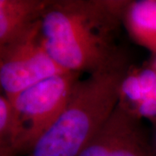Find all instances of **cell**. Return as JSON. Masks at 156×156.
Instances as JSON below:
<instances>
[{"label":"cell","instance_id":"cell-1","mask_svg":"<svg viewBox=\"0 0 156 156\" xmlns=\"http://www.w3.org/2000/svg\"><path fill=\"white\" fill-rule=\"evenodd\" d=\"M128 0H50L40 19L43 44L67 72H96L123 52L117 39Z\"/></svg>","mask_w":156,"mask_h":156},{"label":"cell","instance_id":"cell-2","mask_svg":"<svg viewBox=\"0 0 156 156\" xmlns=\"http://www.w3.org/2000/svg\"><path fill=\"white\" fill-rule=\"evenodd\" d=\"M129 66L125 54L76 84L54 122L25 156H78L118 104L119 87Z\"/></svg>","mask_w":156,"mask_h":156},{"label":"cell","instance_id":"cell-3","mask_svg":"<svg viewBox=\"0 0 156 156\" xmlns=\"http://www.w3.org/2000/svg\"><path fill=\"white\" fill-rule=\"evenodd\" d=\"M82 74L64 72L17 94L11 101L13 112L12 149L26 155L63 109Z\"/></svg>","mask_w":156,"mask_h":156},{"label":"cell","instance_id":"cell-4","mask_svg":"<svg viewBox=\"0 0 156 156\" xmlns=\"http://www.w3.org/2000/svg\"><path fill=\"white\" fill-rule=\"evenodd\" d=\"M64 72L67 71L45 49L40 21L20 38L0 48V88L8 100L35 84Z\"/></svg>","mask_w":156,"mask_h":156},{"label":"cell","instance_id":"cell-5","mask_svg":"<svg viewBox=\"0 0 156 156\" xmlns=\"http://www.w3.org/2000/svg\"><path fill=\"white\" fill-rule=\"evenodd\" d=\"M78 156H153L150 134L142 121L117 104Z\"/></svg>","mask_w":156,"mask_h":156},{"label":"cell","instance_id":"cell-6","mask_svg":"<svg viewBox=\"0 0 156 156\" xmlns=\"http://www.w3.org/2000/svg\"><path fill=\"white\" fill-rule=\"evenodd\" d=\"M118 105L142 122L156 124V71L147 62L128 66L119 87Z\"/></svg>","mask_w":156,"mask_h":156},{"label":"cell","instance_id":"cell-7","mask_svg":"<svg viewBox=\"0 0 156 156\" xmlns=\"http://www.w3.org/2000/svg\"><path fill=\"white\" fill-rule=\"evenodd\" d=\"M50 0H0V48L20 38L40 21Z\"/></svg>","mask_w":156,"mask_h":156},{"label":"cell","instance_id":"cell-8","mask_svg":"<svg viewBox=\"0 0 156 156\" xmlns=\"http://www.w3.org/2000/svg\"><path fill=\"white\" fill-rule=\"evenodd\" d=\"M122 24L135 44L156 55V0L128 1Z\"/></svg>","mask_w":156,"mask_h":156},{"label":"cell","instance_id":"cell-9","mask_svg":"<svg viewBox=\"0 0 156 156\" xmlns=\"http://www.w3.org/2000/svg\"><path fill=\"white\" fill-rule=\"evenodd\" d=\"M13 112L10 101L0 93V148L12 149ZM13 150V149H12Z\"/></svg>","mask_w":156,"mask_h":156},{"label":"cell","instance_id":"cell-10","mask_svg":"<svg viewBox=\"0 0 156 156\" xmlns=\"http://www.w3.org/2000/svg\"><path fill=\"white\" fill-rule=\"evenodd\" d=\"M150 147L152 155L156 156V124L152 126L150 134Z\"/></svg>","mask_w":156,"mask_h":156},{"label":"cell","instance_id":"cell-11","mask_svg":"<svg viewBox=\"0 0 156 156\" xmlns=\"http://www.w3.org/2000/svg\"><path fill=\"white\" fill-rule=\"evenodd\" d=\"M0 156H17L11 148H0Z\"/></svg>","mask_w":156,"mask_h":156},{"label":"cell","instance_id":"cell-12","mask_svg":"<svg viewBox=\"0 0 156 156\" xmlns=\"http://www.w3.org/2000/svg\"><path fill=\"white\" fill-rule=\"evenodd\" d=\"M146 62L156 71V55H151L150 59Z\"/></svg>","mask_w":156,"mask_h":156},{"label":"cell","instance_id":"cell-13","mask_svg":"<svg viewBox=\"0 0 156 156\" xmlns=\"http://www.w3.org/2000/svg\"><path fill=\"white\" fill-rule=\"evenodd\" d=\"M0 93H1V94H3V93H2V90H1V88H0Z\"/></svg>","mask_w":156,"mask_h":156}]
</instances>
